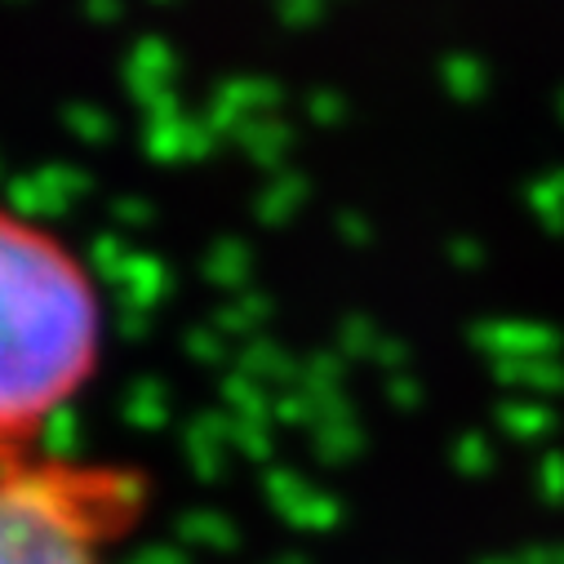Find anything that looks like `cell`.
<instances>
[{
    "instance_id": "cell-1",
    "label": "cell",
    "mask_w": 564,
    "mask_h": 564,
    "mask_svg": "<svg viewBox=\"0 0 564 564\" xmlns=\"http://www.w3.org/2000/svg\"><path fill=\"white\" fill-rule=\"evenodd\" d=\"M107 303L89 262L45 223L0 205V463L36 454L94 382Z\"/></svg>"
},
{
    "instance_id": "cell-2",
    "label": "cell",
    "mask_w": 564,
    "mask_h": 564,
    "mask_svg": "<svg viewBox=\"0 0 564 564\" xmlns=\"http://www.w3.org/2000/svg\"><path fill=\"white\" fill-rule=\"evenodd\" d=\"M143 520L148 476L124 463H0V564H120Z\"/></svg>"
}]
</instances>
